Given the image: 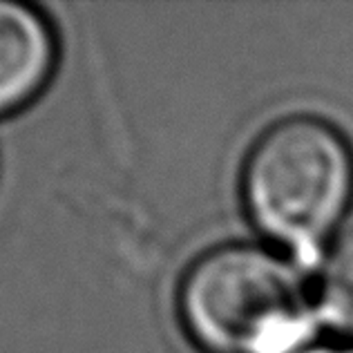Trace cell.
I'll use <instances>...</instances> for the list:
<instances>
[{
  "mask_svg": "<svg viewBox=\"0 0 353 353\" xmlns=\"http://www.w3.org/2000/svg\"><path fill=\"white\" fill-rule=\"evenodd\" d=\"M241 199L268 244L315 273L353 201L347 137L309 114L277 121L246 157Z\"/></svg>",
  "mask_w": 353,
  "mask_h": 353,
  "instance_id": "obj_2",
  "label": "cell"
},
{
  "mask_svg": "<svg viewBox=\"0 0 353 353\" xmlns=\"http://www.w3.org/2000/svg\"><path fill=\"white\" fill-rule=\"evenodd\" d=\"M57 65V39L45 16L0 0V117L41 94Z\"/></svg>",
  "mask_w": 353,
  "mask_h": 353,
  "instance_id": "obj_3",
  "label": "cell"
},
{
  "mask_svg": "<svg viewBox=\"0 0 353 353\" xmlns=\"http://www.w3.org/2000/svg\"><path fill=\"white\" fill-rule=\"evenodd\" d=\"M302 353H353L351 340H338V342H315Z\"/></svg>",
  "mask_w": 353,
  "mask_h": 353,
  "instance_id": "obj_5",
  "label": "cell"
},
{
  "mask_svg": "<svg viewBox=\"0 0 353 353\" xmlns=\"http://www.w3.org/2000/svg\"><path fill=\"white\" fill-rule=\"evenodd\" d=\"M320 327L353 342V230L336 237L313 280Z\"/></svg>",
  "mask_w": 353,
  "mask_h": 353,
  "instance_id": "obj_4",
  "label": "cell"
},
{
  "mask_svg": "<svg viewBox=\"0 0 353 353\" xmlns=\"http://www.w3.org/2000/svg\"><path fill=\"white\" fill-rule=\"evenodd\" d=\"M176 311L203 353H302L322 331L309 273L259 244L199 255L181 277Z\"/></svg>",
  "mask_w": 353,
  "mask_h": 353,
  "instance_id": "obj_1",
  "label": "cell"
}]
</instances>
